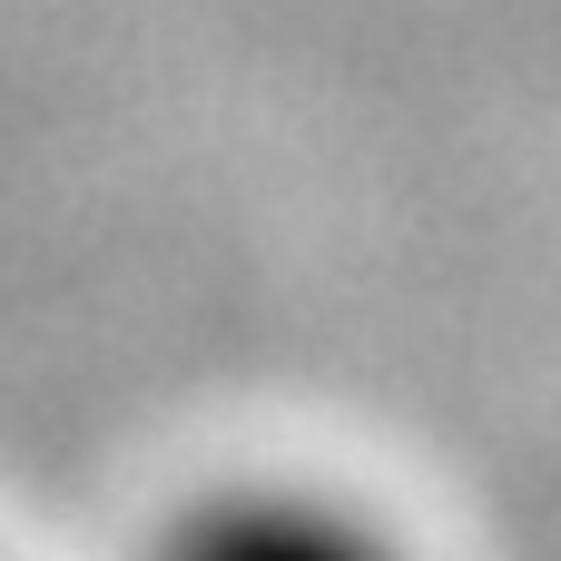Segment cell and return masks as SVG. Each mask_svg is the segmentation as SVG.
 <instances>
[{
  "label": "cell",
  "instance_id": "6da1fadb",
  "mask_svg": "<svg viewBox=\"0 0 561 561\" xmlns=\"http://www.w3.org/2000/svg\"><path fill=\"white\" fill-rule=\"evenodd\" d=\"M148 561H414L375 513L316 483H227L197 493Z\"/></svg>",
  "mask_w": 561,
  "mask_h": 561
}]
</instances>
